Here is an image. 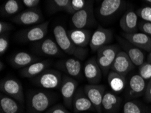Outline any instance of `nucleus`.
<instances>
[{"label":"nucleus","instance_id":"obj_1","mask_svg":"<svg viewBox=\"0 0 151 113\" xmlns=\"http://www.w3.org/2000/svg\"><path fill=\"white\" fill-rule=\"evenodd\" d=\"M53 33L55 41L62 51L80 60H84L87 56L88 50L86 48L75 45L70 39L67 30L62 25H56L53 30Z\"/></svg>","mask_w":151,"mask_h":113},{"label":"nucleus","instance_id":"obj_31","mask_svg":"<svg viewBox=\"0 0 151 113\" xmlns=\"http://www.w3.org/2000/svg\"><path fill=\"white\" fill-rule=\"evenodd\" d=\"M138 74L146 81L151 79V63L145 62L141 66H138Z\"/></svg>","mask_w":151,"mask_h":113},{"label":"nucleus","instance_id":"obj_23","mask_svg":"<svg viewBox=\"0 0 151 113\" xmlns=\"http://www.w3.org/2000/svg\"><path fill=\"white\" fill-rule=\"evenodd\" d=\"M50 64H51V62L47 60L36 61L27 66V67L22 68L20 71V75L23 77L33 79L37 76L40 75L43 71L47 70Z\"/></svg>","mask_w":151,"mask_h":113},{"label":"nucleus","instance_id":"obj_3","mask_svg":"<svg viewBox=\"0 0 151 113\" xmlns=\"http://www.w3.org/2000/svg\"><path fill=\"white\" fill-rule=\"evenodd\" d=\"M120 51L119 46L116 44L105 45L98 50L96 60L102 73L106 75L109 73L116 55Z\"/></svg>","mask_w":151,"mask_h":113},{"label":"nucleus","instance_id":"obj_32","mask_svg":"<svg viewBox=\"0 0 151 113\" xmlns=\"http://www.w3.org/2000/svg\"><path fill=\"white\" fill-rule=\"evenodd\" d=\"M138 17L142 20L151 22V6H145L136 10Z\"/></svg>","mask_w":151,"mask_h":113},{"label":"nucleus","instance_id":"obj_4","mask_svg":"<svg viewBox=\"0 0 151 113\" xmlns=\"http://www.w3.org/2000/svg\"><path fill=\"white\" fill-rule=\"evenodd\" d=\"M62 81L63 77L60 72L53 69H47L33 79V83L36 85L47 89L60 87Z\"/></svg>","mask_w":151,"mask_h":113},{"label":"nucleus","instance_id":"obj_25","mask_svg":"<svg viewBox=\"0 0 151 113\" xmlns=\"http://www.w3.org/2000/svg\"><path fill=\"white\" fill-rule=\"evenodd\" d=\"M121 103L120 97L110 91L104 93L102 99V111L105 113H115Z\"/></svg>","mask_w":151,"mask_h":113},{"label":"nucleus","instance_id":"obj_14","mask_svg":"<svg viewBox=\"0 0 151 113\" xmlns=\"http://www.w3.org/2000/svg\"><path fill=\"white\" fill-rule=\"evenodd\" d=\"M83 74L89 84L99 83L102 79V71L96 58H91L86 61L83 67Z\"/></svg>","mask_w":151,"mask_h":113},{"label":"nucleus","instance_id":"obj_16","mask_svg":"<svg viewBox=\"0 0 151 113\" xmlns=\"http://www.w3.org/2000/svg\"><path fill=\"white\" fill-rule=\"evenodd\" d=\"M135 65L130 60L129 57L124 51H121L116 55L114 60L111 71L126 76L127 73L133 70Z\"/></svg>","mask_w":151,"mask_h":113},{"label":"nucleus","instance_id":"obj_26","mask_svg":"<svg viewBox=\"0 0 151 113\" xmlns=\"http://www.w3.org/2000/svg\"><path fill=\"white\" fill-rule=\"evenodd\" d=\"M107 80L110 88L115 93H121L126 87L127 81L125 76L115 71H109L107 76Z\"/></svg>","mask_w":151,"mask_h":113},{"label":"nucleus","instance_id":"obj_27","mask_svg":"<svg viewBox=\"0 0 151 113\" xmlns=\"http://www.w3.org/2000/svg\"><path fill=\"white\" fill-rule=\"evenodd\" d=\"M0 107L3 113H19L20 105L17 100L2 93L0 96Z\"/></svg>","mask_w":151,"mask_h":113},{"label":"nucleus","instance_id":"obj_19","mask_svg":"<svg viewBox=\"0 0 151 113\" xmlns=\"http://www.w3.org/2000/svg\"><path fill=\"white\" fill-rule=\"evenodd\" d=\"M123 37L127 40L132 45L145 52H150L151 50V37L142 32L133 33L122 34Z\"/></svg>","mask_w":151,"mask_h":113},{"label":"nucleus","instance_id":"obj_43","mask_svg":"<svg viewBox=\"0 0 151 113\" xmlns=\"http://www.w3.org/2000/svg\"><path fill=\"white\" fill-rule=\"evenodd\" d=\"M1 113H3V112H1Z\"/></svg>","mask_w":151,"mask_h":113},{"label":"nucleus","instance_id":"obj_8","mask_svg":"<svg viewBox=\"0 0 151 113\" xmlns=\"http://www.w3.org/2000/svg\"><path fill=\"white\" fill-rule=\"evenodd\" d=\"M113 39V33L111 29L98 26L91 35L90 47L93 52H97L100 48L109 45Z\"/></svg>","mask_w":151,"mask_h":113},{"label":"nucleus","instance_id":"obj_15","mask_svg":"<svg viewBox=\"0 0 151 113\" xmlns=\"http://www.w3.org/2000/svg\"><path fill=\"white\" fill-rule=\"evenodd\" d=\"M146 85V80L139 74L132 75L129 78L127 83V97L129 98H137L144 95L145 93Z\"/></svg>","mask_w":151,"mask_h":113},{"label":"nucleus","instance_id":"obj_37","mask_svg":"<svg viewBox=\"0 0 151 113\" xmlns=\"http://www.w3.org/2000/svg\"><path fill=\"white\" fill-rule=\"evenodd\" d=\"M13 29V26L10 23L1 21L0 22V34L4 35Z\"/></svg>","mask_w":151,"mask_h":113},{"label":"nucleus","instance_id":"obj_21","mask_svg":"<svg viewBox=\"0 0 151 113\" xmlns=\"http://www.w3.org/2000/svg\"><path fill=\"white\" fill-rule=\"evenodd\" d=\"M36 52L45 56H58L62 54V50L57 44L56 41L47 38L39 41L35 45Z\"/></svg>","mask_w":151,"mask_h":113},{"label":"nucleus","instance_id":"obj_12","mask_svg":"<svg viewBox=\"0 0 151 113\" xmlns=\"http://www.w3.org/2000/svg\"><path fill=\"white\" fill-rule=\"evenodd\" d=\"M43 19V15L40 10L30 8L18 13L13 18V21L19 25H35Z\"/></svg>","mask_w":151,"mask_h":113},{"label":"nucleus","instance_id":"obj_5","mask_svg":"<svg viewBox=\"0 0 151 113\" xmlns=\"http://www.w3.org/2000/svg\"><path fill=\"white\" fill-rule=\"evenodd\" d=\"M49 21L35 25L31 28L24 29L17 34V39L20 42H37L43 40L47 33Z\"/></svg>","mask_w":151,"mask_h":113},{"label":"nucleus","instance_id":"obj_30","mask_svg":"<svg viewBox=\"0 0 151 113\" xmlns=\"http://www.w3.org/2000/svg\"><path fill=\"white\" fill-rule=\"evenodd\" d=\"M70 3L71 0H51L52 8L57 11H65L70 13Z\"/></svg>","mask_w":151,"mask_h":113},{"label":"nucleus","instance_id":"obj_10","mask_svg":"<svg viewBox=\"0 0 151 113\" xmlns=\"http://www.w3.org/2000/svg\"><path fill=\"white\" fill-rule=\"evenodd\" d=\"M83 90L98 113H102V102L105 93V86L99 84H88L83 87Z\"/></svg>","mask_w":151,"mask_h":113},{"label":"nucleus","instance_id":"obj_13","mask_svg":"<svg viewBox=\"0 0 151 113\" xmlns=\"http://www.w3.org/2000/svg\"><path fill=\"white\" fill-rule=\"evenodd\" d=\"M124 6V0H102L98 8V16L103 19L111 18L122 10Z\"/></svg>","mask_w":151,"mask_h":113},{"label":"nucleus","instance_id":"obj_36","mask_svg":"<svg viewBox=\"0 0 151 113\" xmlns=\"http://www.w3.org/2000/svg\"><path fill=\"white\" fill-rule=\"evenodd\" d=\"M45 113H70L64 106L61 104L54 105L50 108Z\"/></svg>","mask_w":151,"mask_h":113},{"label":"nucleus","instance_id":"obj_39","mask_svg":"<svg viewBox=\"0 0 151 113\" xmlns=\"http://www.w3.org/2000/svg\"><path fill=\"white\" fill-rule=\"evenodd\" d=\"M145 100L147 102H151V79L148 81V83L146 85L145 93Z\"/></svg>","mask_w":151,"mask_h":113},{"label":"nucleus","instance_id":"obj_40","mask_svg":"<svg viewBox=\"0 0 151 113\" xmlns=\"http://www.w3.org/2000/svg\"><path fill=\"white\" fill-rule=\"evenodd\" d=\"M147 62H149L151 63V50H150V52H149V54H148V55Z\"/></svg>","mask_w":151,"mask_h":113},{"label":"nucleus","instance_id":"obj_22","mask_svg":"<svg viewBox=\"0 0 151 113\" xmlns=\"http://www.w3.org/2000/svg\"><path fill=\"white\" fill-rule=\"evenodd\" d=\"M69 37L75 45L86 48L90 45L92 34L90 30L86 29H75L68 31Z\"/></svg>","mask_w":151,"mask_h":113},{"label":"nucleus","instance_id":"obj_35","mask_svg":"<svg viewBox=\"0 0 151 113\" xmlns=\"http://www.w3.org/2000/svg\"><path fill=\"white\" fill-rule=\"evenodd\" d=\"M9 40L5 34L0 36V54L3 55L6 53L9 47Z\"/></svg>","mask_w":151,"mask_h":113},{"label":"nucleus","instance_id":"obj_18","mask_svg":"<svg viewBox=\"0 0 151 113\" xmlns=\"http://www.w3.org/2000/svg\"><path fill=\"white\" fill-rule=\"evenodd\" d=\"M56 66L73 78L79 77L81 75V62L80 60L76 58L73 57L62 60L57 62Z\"/></svg>","mask_w":151,"mask_h":113},{"label":"nucleus","instance_id":"obj_24","mask_svg":"<svg viewBox=\"0 0 151 113\" xmlns=\"http://www.w3.org/2000/svg\"><path fill=\"white\" fill-rule=\"evenodd\" d=\"M38 60H40V58L33 56L29 53L19 52L11 56L10 62L14 68L22 69Z\"/></svg>","mask_w":151,"mask_h":113},{"label":"nucleus","instance_id":"obj_17","mask_svg":"<svg viewBox=\"0 0 151 113\" xmlns=\"http://www.w3.org/2000/svg\"><path fill=\"white\" fill-rule=\"evenodd\" d=\"M138 16L136 12L133 10H128L123 14L119 20V25L123 33H133L139 30Z\"/></svg>","mask_w":151,"mask_h":113},{"label":"nucleus","instance_id":"obj_20","mask_svg":"<svg viewBox=\"0 0 151 113\" xmlns=\"http://www.w3.org/2000/svg\"><path fill=\"white\" fill-rule=\"evenodd\" d=\"M73 110L75 113L95 110L94 107L85 93L83 89H77L73 100Z\"/></svg>","mask_w":151,"mask_h":113},{"label":"nucleus","instance_id":"obj_2","mask_svg":"<svg viewBox=\"0 0 151 113\" xmlns=\"http://www.w3.org/2000/svg\"><path fill=\"white\" fill-rule=\"evenodd\" d=\"M53 101L52 96L47 92L31 91L27 96L28 113H43L49 109Z\"/></svg>","mask_w":151,"mask_h":113},{"label":"nucleus","instance_id":"obj_9","mask_svg":"<svg viewBox=\"0 0 151 113\" xmlns=\"http://www.w3.org/2000/svg\"><path fill=\"white\" fill-rule=\"evenodd\" d=\"M78 82L68 75L64 76L60 89L64 104L69 109H73V100L77 90Z\"/></svg>","mask_w":151,"mask_h":113},{"label":"nucleus","instance_id":"obj_11","mask_svg":"<svg viewBox=\"0 0 151 113\" xmlns=\"http://www.w3.org/2000/svg\"><path fill=\"white\" fill-rule=\"evenodd\" d=\"M117 40L120 45L123 49V51L128 55L135 66H139L145 62L146 57L143 50L132 45L125 38L121 37H118Z\"/></svg>","mask_w":151,"mask_h":113},{"label":"nucleus","instance_id":"obj_6","mask_svg":"<svg viewBox=\"0 0 151 113\" xmlns=\"http://www.w3.org/2000/svg\"><path fill=\"white\" fill-rule=\"evenodd\" d=\"M71 22L75 29H86L95 23L93 2L89 1L83 9L73 14Z\"/></svg>","mask_w":151,"mask_h":113},{"label":"nucleus","instance_id":"obj_29","mask_svg":"<svg viewBox=\"0 0 151 113\" xmlns=\"http://www.w3.org/2000/svg\"><path fill=\"white\" fill-rule=\"evenodd\" d=\"M123 113H145V110L141 104L136 101L129 100L123 105Z\"/></svg>","mask_w":151,"mask_h":113},{"label":"nucleus","instance_id":"obj_41","mask_svg":"<svg viewBox=\"0 0 151 113\" xmlns=\"http://www.w3.org/2000/svg\"><path fill=\"white\" fill-rule=\"evenodd\" d=\"M143 1L146 2L147 4H148L149 6H151V0H143Z\"/></svg>","mask_w":151,"mask_h":113},{"label":"nucleus","instance_id":"obj_7","mask_svg":"<svg viewBox=\"0 0 151 113\" xmlns=\"http://www.w3.org/2000/svg\"><path fill=\"white\" fill-rule=\"evenodd\" d=\"M2 93L15 99L20 103H24V94L22 85L19 81L14 78H4L0 83Z\"/></svg>","mask_w":151,"mask_h":113},{"label":"nucleus","instance_id":"obj_42","mask_svg":"<svg viewBox=\"0 0 151 113\" xmlns=\"http://www.w3.org/2000/svg\"><path fill=\"white\" fill-rule=\"evenodd\" d=\"M0 69H1V71H2L4 69V63H3V62H0Z\"/></svg>","mask_w":151,"mask_h":113},{"label":"nucleus","instance_id":"obj_28","mask_svg":"<svg viewBox=\"0 0 151 113\" xmlns=\"http://www.w3.org/2000/svg\"><path fill=\"white\" fill-rule=\"evenodd\" d=\"M21 7L19 0H7L1 6V15L4 17H9L17 14L20 10Z\"/></svg>","mask_w":151,"mask_h":113},{"label":"nucleus","instance_id":"obj_34","mask_svg":"<svg viewBox=\"0 0 151 113\" xmlns=\"http://www.w3.org/2000/svg\"><path fill=\"white\" fill-rule=\"evenodd\" d=\"M138 29L139 31L142 32L147 35L150 36L151 37V22L145 21L142 20L141 21H139Z\"/></svg>","mask_w":151,"mask_h":113},{"label":"nucleus","instance_id":"obj_33","mask_svg":"<svg viewBox=\"0 0 151 113\" xmlns=\"http://www.w3.org/2000/svg\"><path fill=\"white\" fill-rule=\"evenodd\" d=\"M86 0H71L70 14L73 15L76 12L83 9L86 6Z\"/></svg>","mask_w":151,"mask_h":113},{"label":"nucleus","instance_id":"obj_38","mask_svg":"<svg viewBox=\"0 0 151 113\" xmlns=\"http://www.w3.org/2000/svg\"><path fill=\"white\" fill-rule=\"evenodd\" d=\"M40 0H22V3L28 8H35L40 4Z\"/></svg>","mask_w":151,"mask_h":113}]
</instances>
